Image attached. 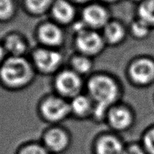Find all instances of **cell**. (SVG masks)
I'll list each match as a JSON object with an SVG mask.
<instances>
[{"label":"cell","instance_id":"cell-5","mask_svg":"<svg viewBox=\"0 0 154 154\" xmlns=\"http://www.w3.org/2000/svg\"><path fill=\"white\" fill-rule=\"evenodd\" d=\"M134 81L141 84H147L154 81V62L142 59L134 63L130 69Z\"/></svg>","mask_w":154,"mask_h":154},{"label":"cell","instance_id":"cell-2","mask_svg":"<svg viewBox=\"0 0 154 154\" xmlns=\"http://www.w3.org/2000/svg\"><path fill=\"white\" fill-rule=\"evenodd\" d=\"M89 90L96 102V114L100 117L107 108L115 100L117 88L115 83L108 77H95L89 83Z\"/></svg>","mask_w":154,"mask_h":154},{"label":"cell","instance_id":"cell-17","mask_svg":"<svg viewBox=\"0 0 154 154\" xmlns=\"http://www.w3.org/2000/svg\"><path fill=\"white\" fill-rule=\"evenodd\" d=\"M105 36L111 43H117L123 39L124 30L119 23H111L105 26Z\"/></svg>","mask_w":154,"mask_h":154},{"label":"cell","instance_id":"cell-28","mask_svg":"<svg viewBox=\"0 0 154 154\" xmlns=\"http://www.w3.org/2000/svg\"><path fill=\"white\" fill-rule=\"evenodd\" d=\"M132 2H138V3H141V2H143L144 0H132Z\"/></svg>","mask_w":154,"mask_h":154},{"label":"cell","instance_id":"cell-18","mask_svg":"<svg viewBox=\"0 0 154 154\" xmlns=\"http://www.w3.org/2000/svg\"><path fill=\"white\" fill-rule=\"evenodd\" d=\"M16 11L14 0H0V23L11 19Z\"/></svg>","mask_w":154,"mask_h":154},{"label":"cell","instance_id":"cell-23","mask_svg":"<svg viewBox=\"0 0 154 154\" xmlns=\"http://www.w3.org/2000/svg\"><path fill=\"white\" fill-rule=\"evenodd\" d=\"M19 154H48L45 149L35 145L28 146L20 150Z\"/></svg>","mask_w":154,"mask_h":154},{"label":"cell","instance_id":"cell-21","mask_svg":"<svg viewBox=\"0 0 154 154\" xmlns=\"http://www.w3.org/2000/svg\"><path fill=\"white\" fill-rule=\"evenodd\" d=\"M150 26L141 20L136 21L133 23L132 29L135 35L138 37H145L150 32Z\"/></svg>","mask_w":154,"mask_h":154},{"label":"cell","instance_id":"cell-8","mask_svg":"<svg viewBox=\"0 0 154 154\" xmlns=\"http://www.w3.org/2000/svg\"><path fill=\"white\" fill-rule=\"evenodd\" d=\"M35 61L42 70L50 72L60 65L61 56L55 51L40 50L35 54Z\"/></svg>","mask_w":154,"mask_h":154},{"label":"cell","instance_id":"cell-9","mask_svg":"<svg viewBox=\"0 0 154 154\" xmlns=\"http://www.w3.org/2000/svg\"><path fill=\"white\" fill-rule=\"evenodd\" d=\"M51 9L54 17L62 23L69 22L75 15V8L70 0H54Z\"/></svg>","mask_w":154,"mask_h":154},{"label":"cell","instance_id":"cell-6","mask_svg":"<svg viewBox=\"0 0 154 154\" xmlns=\"http://www.w3.org/2000/svg\"><path fill=\"white\" fill-rule=\"evenodd\" d=\"M57 87L63 94L73 96L79 92L81 81L78 75L72 72H64L57 79Z\"/></svg>","mask_w":154,"mask_h":154},{"label":"cell","instance_id":"cell-20","mask_svg":"<svg viewBox=\"0 0 154 154\" xmlns=\"http://www.w3.org/2000/svg\"><path fill=\"white\" fill-rule=\"evenodd\" d=\"M73 66L79 73H87L91 69V62L87 57H78L74 60Z\"/></svg>","mask_w":154,"mask_h":154},{"label":"cell","instance_id":"cell-24","mask_svg":"<svg viewBox=\"0 0 154 154\" xmlns=\"http://www.w3.org/2000/svg\"><path fill=\"white\" fill-rule=\"evenodd\" d=\"M124 154H146L145 152L140 148L138 146H132V147H129L126 150H125Z\"/></svg>","mask_w":154,"mask_h":154},{"label":"cell","instance_id":"cell-12","mask_svg":"<svg viewBox=\"0 0 154 154\" xmlns=\"http://www.w3.org/2000/svg\"><path fill=\"white\" fill-rule=\"evenodd\" d=\"M45 143L51 150L61 151L68 144V138L60 129H53L45 136Z\"/></svg>","mask_w":154,"mask_h":154},{"label":"cell","instance_id":"cell-22","mask_svg":"<svg viewBox=\"0 0 154 154\" xmlns=\"http://www.w3.org/2000/svg\"><path fill=\"white\" fill-rule=\"evenodd\" d=\"M144 145L149 153L154 154V127L144 137Z\"/></svg>","mask_w":154,"mask_h":154},{"label":"cell","instance_id":"cell-26","mask_svg":"<svg viewBox=\"0 0 154 154\" xmlns=\"http://www.w3.org/2000/svg\"><path fill=\"white\" fill-rule=\"evenodd\" d=\"M74 3H80V4H84V3L90 2L91 0H70Z\"/></svg>","mask_w":154,"mask_h":154},{"label":"cell","instance_id":"cell-19","mask_svg":"<svg viewBox=\"0 0 154 154\" xmlns=\"http://www.w3.org/2000/svg\"><path fill=\"white\" fill-rule=\"evenodd\" d=\"M90 102L87 97L83 96H78L74 99L71 108L78 115H84L87 114L90 109Z\"/></svg>","mask_w":154,"mask_h":154},{"label":"cell","instance_id":"cell-14","mask_svg":"<svg viewBox=\"0 0 154 154\" xmlns=\"http://www.w3.org/2000/svg\"><path fill=\"white\" fill-rule=\"evenodd\" d=\"M109 120L111 124L117 129H124L131 123V115L129 112L123 108H117L110 113Z\"/></svg>","mask_w":154,"mask_h":154},{"label":"cell","instance_id":"cell-25","mask_svg":"<svg viewBox=\"0 0 154 154\" xmlns=\"http://www.w3.org/2000/svg\"><path fill=\"white\" fill-rule=\"evenodd\" d=\"M6 56H7V54H6L5 51V48L3 47L2 43V42H0V66L2 64L3 62L7 58Z\"/></svg>","mask_w":154,"mask_h":154},{"label":"cell","instance_id":"cell-13","mask_svg":"<svg viewBox=\"0 0 154 154\" xmlns=\"http://www.w3.org/2000/svg\"><path fill=\"white\" fill-rule=\"evenodd\" d=\"M98 154H124L121 143L112 137L103 138L98 144Z\"/></svg>","mask_w":154,"mask_h":154},{"label":"cell","instance_id":"cell-15","mask_svg":"<svg viewBox=\"0 0 154 154\" xmlns=\"http://www.w3.org/2000/svg\"><path fill=\"white\" fill-rule=\"evenodd\" d=\"M138 12L140 20L154 26V0H144L139 3Z\"/></svg>","mask_w":154,"mask_h":154},{"label":"cell","instance_id":"cell-11","mask_svg":"<svg viewBox=\"0 0 154 154\" xmlns=\"http://www.w3.org/2000/svg\"><path fill=\"white\" fill-rule=\"evenodd\" d=\"M39 37L44 43L49 45H57L63 40L61 30L54 24L44 25L39 30Z\"/></svg>","mask_w":154,"mask_h":154},{"label":"cell","instance_id":"cell-7","mask_svg":"<svg viewBox=\"0 0 154 154\" xmlns=\"http://www.w3.org/2000/svg\"><path fill=\"white\" fill-rule=\"evenodd\" d=\"M69 111L70 107L66 102L56 98L48 99L42 106L44 115L51 120H59L64 118Z\"/></svg>","mask_w":154,"mask_h":154},{"label":"cell","instance_id":"cell-16","mask_svg":"<svg viewBox=\"0 0 154 154\" xmlns=\"http://www.w3.org/2000/svg\"><path fill=\"white\" fill-rule=\"evenodd\" d=\"M54 0H23L25 8L35 14L44 13L51 8Z\"/></svg>","mask_w":154,"mask_h":154},{"label":"cell","instance_id":"cell-10","mask_svg":"<svg viewBox=\"0 0 154 154\" xmlns=\"http://www.w3.org/2000/svg\"><path fill=\"white\" fill-rule=\"evenodd\" d=\"M2 43L9 57H21L26 48L22 38L15 33L8 34L2 41Z\"/></svg>","mask_w":154,"mask_h":154},{"label":"cell","instance_id":"cell-3","mask_svg":"<svg viewBox=\"0 0 154 154\" xmlns=\"http://www.w3.org/2000/svg\"><path fill=\"white\" fill-rule=\"evenodd\" d=\"M84 22L93 27H101L107 25L108 14L102 5L96 3L89 4L83 11Z\"/></svg>","mask_w":154,"mask_h":154},{"label":"cell","instance_id":"cell-1","mask_svg":"<svg viewBox=\"0 0 154 154\" xmlns=\"http://www.w3.org/2000/svg\"><path fill=\"white\" fill-rule=\"evenodd\" d=\"M31 68L21 57H8L0 66V84L8 89L20 88L31 78Z\"/></svg>","mask_w":154,"mask_h":154},{"label":"cell","instance_id":"cell-4","mask_svg":"<svg viewBox=\"0 0 154 154\" xmlns=\"http://www.w3.org/2000/svg\"><path fill=\"white\" fill-rule=\"evenodd\" d=\"M77 45L80 51L84 54H94L100 51L103 42L102 38L96 32L84 30L78 33Z\"/></svg>","mask_w":154,"mask_h":154},{"label":"cell","instance_id":"cell-27","mask_svg":"<svg viewBox=\"0 0 154 154\" xmlns=\"http://www.w3.org/2000/svg\"><path fill=\"white\" fill-rule=\"evenodd\" d=\"M104 2H110V3H112V2H116L119 1V0H103Z\"/></svg>","mask_w":154,"mask_h":154}]
</instances>
